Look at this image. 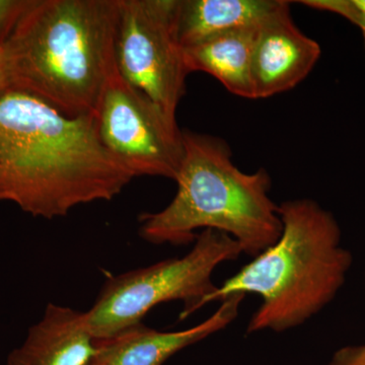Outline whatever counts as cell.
<instances>
[{
  "label": "cell",
  "mask_w": 365,
  "mask_h": 365,
  "mask_svg": "<svg viewBox=\"0 0 365 365\" xmlns=\"http://www.w3.org/2000/svg\"><path fill=\"white\" fill-rule=\"evenodd\" d=\"M95 118L101 141L134 177L176 180L184 157L176 115L125 81L118 71L103 91Z\"/></svg>",
  "instance_id": "6"
},
{
  "label": "cell",
  "mask_w": 365,
  "mask_h": 365,
  "mask_svg": "<svg viewBox=\"0 0 365 365\" xmlns=\"http://www.w3.org/2000/svg\"><path fill=\"white\" fill-rule=\"evenodd\" d=\"M258 28L230 31L184 48L187 71L206 72L232 95L254 100L252 59Z\"/></svg>",
  "instance_id": "12"
},
{
  "label": "cell",
  "mask_w": 365,
  "mask_h": 365,
  "mask_svg": "<svg viewBox=\"0 0 365 365\" xmlns=\"http://www.w3.org/2000/svg\"><path fill=\"white\" fill-rule=\"evenodd\" d=\"M184 157L177 193L163 210L139 216V235L151 244L187 245L196 230H215L239 242L242 253L256 257L279 239L278 205L270 197L265 169L248 174L232 162L227 141L182 131Z\"/></svg>",
  "instance_id": "4"
},
{
  "label": "cell",
  "mask_w": 365,
  "mask_h": 365,
  "mask_svg": "<svg viewBox=\"0 0 365 365\" xmlns=\"http://www.w3.org/2000/svg\"><path fill=\"white\" fill-rule=\"evenodd\" d=\"M245 297H228L208 319L186 330L162 332L137 324L110 339L97 341L96 360L101 365H163L176 353L230 325Z\"/></svg>",
  "instance_id": "9"
},
{
  "label": "cell",
  "mask_w": 365,
  "mask_h": 365,
  "mask_svg": "<svg viewBox=\"0 0 365 365\" xmlns=\"http://www.w3.org/2000/svg\"><path fill=\"white\" fill-rule=\"evenodd\" d=\"M287 1L259 26L252 59L254 100L292 90L311 73L322 50L295 25Z\"/></svg>",
  "instance_id": "8"
},
{
  "label": "cell",
  "mask_w": 365,
  "mask_h": 365,
  "mask_svg": "<svg viewBox=\"0 0 365 365\" xmlns=\"http://www.w3.org/2000/svg\"><path fill=\"white\" fill-rule=\"evenodd\" d=\"M91 365H101L100 364H98V362L97 361V360H93V362H91Z\"/></svg>",
  "instance_id": "18"
},
{
  "label": "cell",
  "mask_w": 365,
  "mask_h": 365,
  "mask_svg": "<svg viewBox=\"0 0 365 365\" xmlns=\"http://www.w3.org/2000/svg\"><path fill=\"white\" fill-rule=\"evenodd\" d=\"M177 0H120L116 66L120 76L170 114L186 93L189 72L177 39Z\"/></svg>",
  "instance_id": "7"
},
{
  "label": "cell",
  "mask_w": 365,
  "mask_h": 365,
  "mask_svg": "<svg viewBox=\"0 0 365 365\" xmlns=\"http://www.w3.org/2000/svg\"><path fill=\"white\" fill-rule=\"evenodd\" d=\"M11 91V78H9V68L6 51L4 45H0V98Z\"/></svg>",
  "instance_id": "16"
},
{
  "label": "cell",
  "mask_w": 365,
  "mask_h": 365,
  "mask_svg": "<svg viewBox=\"0 0 365 365\" xmlns=\"http://www.w3.org/2000/svg\"><path fill=\"white\" fill-rule=\"evenodd\" d=\"M32 0H0V45L14 32Z\"/></svg>",
  "instance_id": "14"
},
{
  "label": "cell",
  "mask_w": 365,
  "mask_h": 365,
  "mask_svg": "<svg viewBox=\"0 0 365 365\" xmlns=\"http://www.w3.org/2000/svg\"><path fill=\"white\" fill-rule=\"evenodd\" d=\"M282 232L272 246L228 278L203 307L235 294H255L261 306L250 319V334L285 332L328 306L344 284L352 256L341 245V230L330 211L309 198L278 205Z\"/></svg>",
  "instance_id": "3"
},
{
  "label": "cell",
  "mask_w": 365,
  "mask_h": 365,
  "mask_svg": "<svg viewBox=\"0 0 365 365\" xmlns=\"http://www.w3.org/2000/svg\"><path fill=\"white\" fill-rule=\"evenodd\" d=\"M285 0H177L175 28L182 49L220 34L260 26Z\"/></svg>",
  "instance_id": "11"
},
{
  "label": "cell",
  "mask_w": 365,
  "mask_h": 365,
  "mask_svg": "<svg viewBox=\"0 0 365 365\" xmlns=\"http://www.w3.org/2000/svg\"><path fill=\"white\" fill-rule=\"evenodd\" d=\"M299 4L319 11L339 14L350 23L354 24L361 30L365 46V13L353 9L348 0H302Z\"/></svg>",
  "instance_id": "13"
},
{
  "label": "cell",
  "mask_w": 365,
  "mask_h": 365,
  "mask_svg": "<svg viewBox=\"0 0 365 365\" xmlns=\"http://www.w3.org/2000/svg\"><path fill=\"white\" fill-rule=\"evenodd\" d=\"M329 365H365V345L343 348Z\"/></svg>",
  "instance_id": "15"
},
{
  "label": "cell",
  "mask_w": 365,
  "mask_h": 365,
  "mask_svg": "<svg viewBox=\"0 0 365 365\" xmlns=\"http://www.w3.org/2000/svg\"><path fill=\"white\" fill-rule=\"evenodd\" d=\"M348 1H349L350 6H351L353 9L365 13V0H348Z\"/></svg>",
  "instance_id": "17"
},
{
  "label": "cell",
  "mask_w": 365,
  "mask_h": 365,
  "mask_svg": "<svg viewBox=\"0 0 365 365\" xmlns=\"http://www.w3.org/2000/svg\"><path fill=\"white\" fill-rule=\"evenodd\" d=\"M105 148L95 114L68 117L39 98H0V201L52 220L112 200L134 179Z\"/></svg>",
  "instance_id": "1"
},
{
  "label": "cell",
  "mask_w": 365,
  "mask_h": 365,
  "mask_svg": "<svg viewBox=\"0 0 365 365\" xmlns=\"http://www.w3.org/2000/svg\"><path fill=\"white\" fill-rule=\"evenodd\" d=\"M97 354L86 313L49 304L24 344L9 355L6 365H91Z\"/></svg>",
  "instance_id": "10"
},
{
  "label": "cell",
  "mask_w": 365,
  "mask_h": 365,
  "mask_svg": "<svg viewBox=\"0 0 365 365\" xmlns=\"http://www.w3.org/2000/svg\"><path fill=\"white\" fill-rule=\"evenodd\" d=\"M242 253L239 242L230 235L204 230L185 256L113 276L86 312L91 333L96 341L110 339L141 323L153 307L173 300L184 302L180 319L188 318L215 292V269L225 262L237 260Z\"/></svg>",
  "instance_id": "5"
},
{
  "label": "cell",
  "mask_w": 365,
  "mask_h": 365,
  "mask_svg": "<svg viewBox=\"0 0 365 365\" xmlns=\"http://www.w3.org/2000/svg\"><path fill=\"white\" fill-rule=\"evenodd\" d=\"M120 0H32L4 43L11 91L68 117L95 114L117 71Z\"/></svg>",
  "instance_id": "2"
}]
</instances>
